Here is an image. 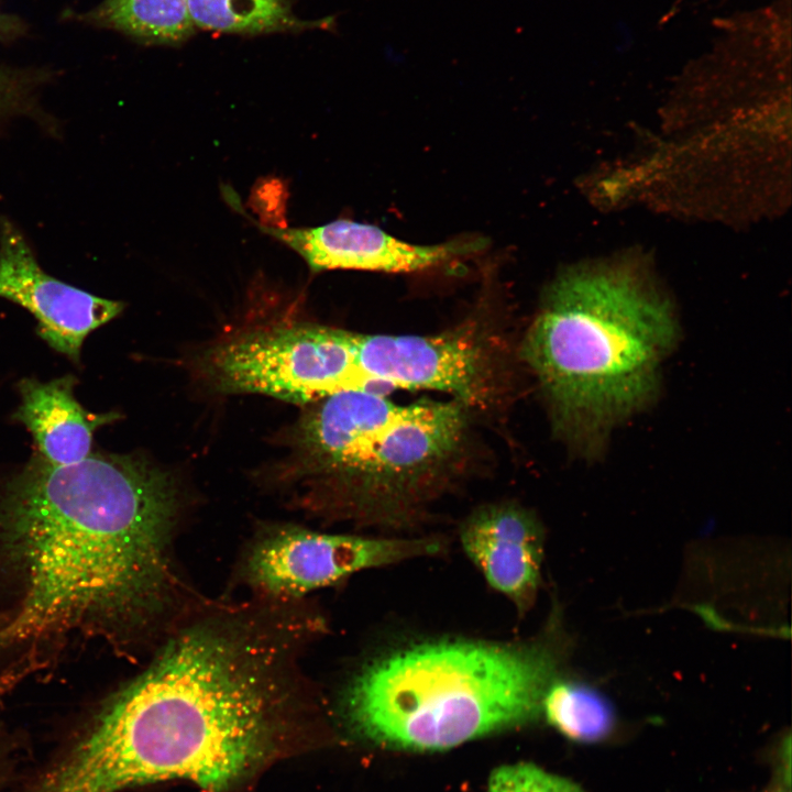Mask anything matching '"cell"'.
<instances>
[{"label":"cell","instance_id":"6","mask_svg":"<svg viewBox=\"0 0 792 792\" xmlns=\"http://www.w3.org/2000/svg\"><path fill=\"white\" fill-rule=\"evenodd\" d=\"M348 332L317 324L254 331L212 350L207 370L221 392L309 405L339 391L364 388Z\"/></svg>","mask_w":792,"mask_h":792},{"label":"cell","instance_id":"16","mask_svg":"<svg viewBox=\"0 0 792 792\" xmlns=\"http://www.w3.org/2000/svg\"><path fill=\"white\" fill-rule=\"evenodd\" d=\"M485 792H583L569 778L531 762L503 765L491 773Z\"/></svg>","mask_w":792,"mask_h":792},{"label":"cell","instance_id":"14","mask_svg":"<svg viewBox=\"0 0 792 792\" xmlns=\"http://www.w3.org/2000/svg\"><path fill=\"white\" fill-rule=\"evenodd\" d=\"M541 715L556 730L576 743H596L614 730L612 704L596 689L582 682L556 678L546 690Z\"/></svg>","mask_w":792,"mask_h":792},{"label":"cell","instance_id":"3","mask_svg":"<svg viewBox=\"0 0 792 792\" xmlns=\"http://www.w3.org/2000/svg\"><path fill=\"white\" fill-rule=\"evenodd\" d=\"M680 326L670 300L632 267L571 270L547 288L520 356L554 431L596 458L613 430L656 399Z\"/></svg>","mask_w":792,"mask_h":792},{"label":"cell","instance_id":"8","mask_svg":"<svg viewBox=\"0 0 792 792\" xmlns=\"http://www.w3.org/2000/svg\"><path fill=\"white\" fill-rule=\"evenodd\" d=\"M348 340L364 388L437 391L470 409L492 405L496 395L497 354L475 326L431 336L349 331Z\"/></svg>","mask_w":792,"mask_h":792},{"label":"cell","instance_id":"10","mask_svg":"<svg viewBox=\"0 0 792 792\" xmlns=\"http://www.w3.org/2000/svg\"><path fill=\"white\" fill-rule=\"evenodd\" d=\"M255 226L298 253L312 273L338 268L410 273L438 266L482 248L477 241L465 240L437 245L410 244L375 226L348 219L314 228Z\"/></svg>","mask_w":792,"mask_h":792},{"label":"cell","instance_id":"17","mask_svg":"<svg viewBox=\"0 0 792 792\" xmlns=\"http://www.w3.org/2000/svg\"><path fill=\"white\" fill-rule=\"evenodd\" d=\"M791 739L783 740L777 760L773 780L762 792H791Z\"/></svg>","mask_w":792,"mask_h":792},{"label":"cell","instance_id":"1","mask_svg":"<svg viewBox=\"0 0 792 792\" xmlns=\"http://www.w3.org/2000/svg\"><path fill=\"white\" fill-rule=\"evenodd\" d=\"M179 507L170 476L141 457L94 452L57 465L35 452L0 498V549L22 584L0 626V656L11 658L0 685L76 635L123 646L169 629L182 604Z\"/></svg>","mask_w":792,"mask_h":792},{"label":"cell","instance_id":"13","mask_svg":"<svg viewBox=\"0 0 792 792\" xmlns=\"http://www.w3.org/2000/svg\"><path fill=\"white\" fill-rule=\"evenodd\" d=\"M195 28L230 34H265L327 28L331 19L306 21L288 0H188Z\"/></svg>","mask_w":792,"mask_h":792},{"label":"cell","instance_id":"19","mask_svg":"<svg viewBox=\"0 0 792 792\" xmlns=\"http://www.w3.org/2000/svg\"><path fill=\"white\" fill-rule=\"evenodd\" d=\"M12 28L11 19L0 12V35L7 34Z\"/></svg>","mask_w":792,"mask_h":792},{"label":"cell","instance_id":"11","mask_svg":"<svg viewBox=\"0 0 792 792\" xmlns=\"http://www.w3.org/2000/svg\"><path fill=\"white\" fill-rule=\"evenodd\" d=\"M543 537L535 515L510 503L484 505L460 528L461 544L469 559L486 582L521 614L537 597Z\"/></svg>","mask_w":792,"mask_h":792},{"label":"cell","instance_id":"4","mask_svg":"<svg viewBox=\"0 0 792 792\" xmlns=\"http://www.w3.org/2000/svg\"><path fill=\"white\" fill-rule=\"evenodd\" d=\"M556 639H439L372 659L340 697L344 725L376 746L442 751L541 716L557 678Z\"/></svg>","mask_w":792,"mask_h":792},{"label":"cell","instance_id":"12","mask_svg":"<svg viewBox=\"0 0 792 792\" xmlns=\"http://www.w3.org/2000/svg\"><path fill=\"white\" fill-rule=\"evenodd\" d=\"M76 384L73 375L47 383L23 378L18 384L21 405L12 419L28 428L36 452L52 464L65 465L85 459L90 453L94 431L120 418L117 413L85 410L74 396Z\"/></svg>","mask_w":792,"mask_h":792},{"label":"cell","instance_id":"18","mask_svg":"<svg viewBox=\"0 0 792 792\" xmlns=\"http://www.w3.org/2000/svg\"><path fill=\"white\" fill-rule=\"evenodd\" d=\"M14 89L13 80L0 70V110L11 101Z\"/></svg>","mask_w":792,"mask_h":792},{"label":"cell","instance_id":"9","mask_svg":"<svg viewBox=\"0 0 792 792\" xmlns=\"http://www.w3.org/2000/svg\"><path fill=\"white\" fill-rule=\"evenodd\" d=\"M0 297L28 309L37 320V333L74 362L79 361L86 337L123 309L121 301L94 296L48 275L10 221L0 227Z\"/></svg>","mask_w":792,"mask_h":792},{"label":"cell","instance_id":"2","mask_svg":"<svg viewBox=\"0 0 792 792\" xmlns=\"http://www.w3.org/2000/svg\"><path fill=\"white\" fill-rule=\"evenodd\" d=\"M319 625L258 598L180 616L86 733L109 791L176 779L229 792L280 757L306 715L299 660Z\"/></svg>","mask_w":792,"mask_h":792},{"label":"cell","instance_id":"15","mask_svg":"<svg viewBox=\"0 0 792 792\" xmlns=\"http://www.w3.org/2000/svg\"><path fill=\"white\" fill-rule=\"evenodd\" d=\"M91 19L155 44L183 43L196 30L188 0H105L92 12Z\"/></svg>","mask_w":792,"mask_h":792},{"label":"cell","instance_id":"7","mask_svg":"<svg viewBox=\"0 0 792 792\" xmlns=\"http://www.w3.org/2000/svg\"><path fill=\"white\" fill-rule=\"evenodd\" d=\"M442 548L439 538L362 537L288 525L254 538L241 575L261 600L297 602L355 572L437 554Z\"/></svg>","mask_w":792,"mask_h":792},{"label":"cell","instance_id":"5","mask_svg":"<svg viewBox=\"0 0 792 792\" xmlns=\"http://www.w3.org/2000/svg\"><path fill=\"white\" fill-rule=\"evenodd\" d=\"M469 410L452 398L405 405L396 419L356 446L316 501L369 521L405 520L458 454Z\"/></svg>","mask_w":792,"mask_h":792}]
</instances>
